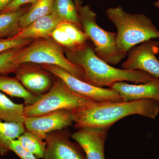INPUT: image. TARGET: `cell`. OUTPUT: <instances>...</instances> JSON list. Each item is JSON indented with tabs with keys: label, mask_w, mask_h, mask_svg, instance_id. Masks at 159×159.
I'll use <instances>...</instances> for the list:
<instances>
[{
	"label": "cell",
	"mask_w": 159,
	"mask_h": 159,
	"mask_svg": "<svg viewBox=\"0 0 159 159\" xmlns=\"http://www.w3.org/2000/svg\"><path fill=\"white\" fill-rule=\"evenodd\" d=\"M159 113V102L152 99L129 102H94L72 111L77 129H97L107 130L114 123L130 115L155 119Z\"/></svg>",
	"instance_id": "1"
},
{
	"label": "cell",
	"mask_w": 159,
	"mask_h": 159,
	"mask_svg": "<svg viewBox=\"0 0 159 159\" xmlns=\"http://www.w3.org/2000/svg\"><path fill=\"white\" fill-rule=\"evenodd\" d=\"M66 54L70 61L82 69L84 81L99 87H109L115 83L120 81L145 83L155 77L144 71L112 66L96 55L93 47L87 42L74 48L66 49Z\"/></svg>",
	"instance_id": "2"
},
{
	"label": "cell",
	"mask_w": 159,
	"mask_h": 159,
	"mask_svg": "<svg viewBox=\"0 0 159 159\" xmlns=\"http://www.w3.org/2000/svg\"><path fill=\"white\" fill-rule=\"evenodd\" d=\"M106 13L116 28L117 47L125 54L139 44L159 38V30L145 14L128 13L121 6L109 7Z\"/></svg>",
	"instance_id": "3"
},
{
	"label": "cell",
	"mask_w": 159,
	"mask_h": 159,
	"mask_svg": "<svg viewBox=\"0 0 159 159\" xmlns=\"http://www.w3.org/2000/svg\"><path fill=\"white\" fill-rule=\"evenodd\" d=\"M15 62L18 66L29 63L57 66L84 81L82 69L68 59L60 45L49 38L37 39L20 49Z\"/></svg>",
	"instance_id": "4"
},
{
	"label": "cell",
	"mask_w": 159,
	"mask_h": 159,
	"mask_svg": "<svg viewBox=\"0 0 159 159\" xmlns=\"http://www.w3.org/2000/svg\"><path fill=\"white\" fill-rule=\"evenodd\" d=\"M80 21L89 39L92 41L96 55L111 65H116L127 54L117 47L116 32L102 29L97 23V14L89 5L80 6L77 9Z\"/></svg>",
	"instance_id": "5"
},
{
	"label": "cell",
	"mask_w": 159,
	"mask_h": 159,
	"mask_svg": "<svg viewBox=\"0 0 159 159\" xmlns=\"http://www.w3.org/2000/svg\"><path fill=\"white\" fill-rule=\"evenodd\" d=\"M94 102L76 93L58 80L36 102L25 106L24 116H37L61 110L72 111Z\"/></svg>",
	"instance_id": "6"
},
{
	"label": "cell",
	"mask_w": 159,
	"mask_h": 159,
	"mask_svg": "<svg viewBox=\"0 0 159 159\" xmlns=\"http://www.w3.org/2000/svg\"><path fill=\"white\" fill-rule=\"evenodd\" d=\"M42 67L61 80L71 90L82 97L97 102H123L119 93L113 89L92 85L57 66L42 65Z\"/></svg>",
	"instance_id": "7"
},
{
	"label": "cell",
	"mask_w": 159,
	"mask_h": 159,
	"mask_svg": "<svg viewBox=\"0 0 159 159\" xmlns=\"http://www.w3.org/2000/svg\"><path fill=\"white\" fill-rule=\"evenodd\" d=\"M128 57L122 64V68L144 71L159 78V42L150 39L135 46L128 51Z\"/></svg>",
	"instance_id": "8"
},
{
	"label": "cell",
	"mask_w": 159,
	"mask_h": 159,
	"mask_svg": "<svg viewBox=\"0 0 159 159\" xmlns=\"http://www.w3.org/2000/svg\"><path fill=\"white\" fill-rule=\"evenodd\" d=\"M71 135L64 130L47 134L44 139L46 147L43 159H86L79 144L71 142Z\"/></svg>",
	"instance_id": "9"
},
{
	"label": "cell",
	"mask_w": 159,
	"mask_h": 159,
	"mask_svg": "<svg viewBox=\"0 0 159 159\" xmlns=\"http://www.w3.org/2000/svg\"><path fill=\"white\" fill-rule=\"evenodd\" d=\"M73 123L72 111L61 110L37 116L25 117L24 125L26 130L44 139L47 134L64 129Z\"/></svg>",
	"instance_id": "10"
},
{
	"label": "cell",
	"mask_w": 159,
	"mask_h": 159,
	"mask_svg": "<svg viewBox=\"0 0 159 159\" xmlns=\"http://www.w3.org/2000/svg\"><path fill=\"white\" fill-rule=\"evenodd\" d=\"M107 130L97 129H78L71 135L85 154L86 159H105L104 146Z\"/></svg>",
	"instance_id": "11"
},
{
	"label": "cell",
	"mask_w": 159,
	"mask_h": 159,
	"mask_svg": "<svg viewBox=\"0 0 159 159\" xmlns=\"http://www.w3.org/2000/svg\"><path fill=\"white\" fill-rule=\"evenodd\" d=\"M119 93L123 102L141 99H152L159 102V78L149 82L132 84L124 81L115 83L109 87Z\"/></svg>",
	"instance_id": "12"
},
{
	"label": "cell",
	"mask_w": 159,
	"mask_h": 159,
	"mask_svg": "<svg viewBox=\"0 0 159 159\" xmlns=\"http://www.w3.org/2000/svg\"><path fill=\"white\" fill-rule=\"evenodd\" d=\"M14 73L16 77L25 88L37 96L46 93L53 85L49 74L38 68L21 65Z\"/></svg>",
	"instance_id": "13"
},
{
	"label": "cell",
	"mask_w": 159,
	"mask_h": 159,
	"mask_svg": "<svg viewBox=\"0 0 159 159\" xmlns=\"http://www.w3.org/2000/svg\"><path fill=\"white\" fill-rule=\"evenodd\" d=\"M62 21L56 15L51 13L34 21L13 37L18 39L49 38L52 31Z\"/></svg>",
	"instance_id": "14"
},
{
	"label": "cell",
	"mask_w": 159,
	"mask_h": 159,
	"mask_svg": "<svg viewBox=\"0 0 159 159\" xmlns=\"http://www.w3.org/2000/svg\"><path fill=\"white\" fill-rule=\"evenodd\" d=\"M0 92L11 97L21 98L24 99L26 106L33 104L40 97L25 88L16 77L5 75H0Z\"/></svg>",
	"instance_id": "15"
},
{
	"label": "cell",
	"mask_w": 159,
	"mask_h": 159,
	"mask_svg": "<svg viewBox=\"0 0 159 159\" xmlns=\"http://www.w3.org/2000/svg\"><path fill=\"white\" fill-rule=\"evenodd\" d=\"M24 103H15L0 92V120L24 124Z\"/></svg>",
	"instance_id": "16"
},
{
	"label": "cell",
	"mask_w": 159,
	"mask_h": 159,
	"mask_svg": "<svg viewBox=\"0 0 159 159\" xmlns=\"http://www.w3.org/2000/svg\"><path fill=\"white\" fill-rule=\"evenodd\" d=\"M27 10L0 12V39L13 37L20 31V19Z\"/></svg>",
	"instance_id": "17"
},
{
	"label": "cell",
	"mask_w": 159,
	"mask_h": 159,
	"mask_svg": "<svg viewBox=\"0 0 159 159\" xmlns=\"http://www.w3.org/2000/svg\"><path fill=\"white\" fill-rule=\"evenodd\" d=\"M54 0H37L31 8L21 16L20 25L21 30L25 29L40 18L51 14Z\"/></svg>",
	"instance_id": "18"
},
{
	"label": "cell",
	"mask_w": 159,
	"mask_h": 159,
	"mask_svg": "<svg viewBox=\"0 0 159 159\" xmlns=\"http://www.w3.org/2000/svg\"><path fill=\"white\" fill-rule=\"evenodd\" d=\"M25 130L23 123L0 120V156H4L10 151L8 147L9 142L17 139Z\"/></svg>",
	"instance_id": "19"
},
{
	"label": "cell",
	"mask_w": 159,
	"mask_h": 159,
	"mask_svg": "<svg viewBox=\"0 0 159 159\" xmlns=\"http://www.w3.org/2000/svg\"><path fill=\"white\" fill-rule=\"evenodd\" d=\"M52 13L62 21L73 23L83 30L74 0H54Z\"/></svg>",
	"instance_id": "20"
},
{
	"label": "cell",
	"mask_w": 159,
	"mask_h": 159,
	"mask_svg": "<svg viewBox=\"0 0 159 159\" xmlns=\"http://www.w3.org/2000/svg\"><path fill=\"white\" fill-rule=\"evenodd\" d=\"M22 146L38 159L43 158L46 143L42 137L32 132L26 130L17 139Z\"/></svg>",
	"instance_id": "21"
},
{
	"label": "cell",
	"mask_w": 159,
	"mask_h": 159,
	"mask_svg": "<svg viewBox=\"0 0 159 159\" xmlns=\"http://www.w3.org/2000/svg\"><path fill=\"white\" fill-rule=\"evenodd\" d=\"M58 26L65 31L69 38L76 47L83 44L89 39L84 31L73 23L61 21Z\"/></svg>",
	"instance_id": "22"
},
{
	"label": "cell",
	"mask_w": 159,
	"mask_h": 159,
	"mask_svg": "<svg viewBox=\"0 0 159 159\" xmlns=\"http://www.w3.org/2000/svg\"><path fill=\"white\" fill-rule=\"evenodd\" d=\"M20 48L11 49L0 54V74L14 73L20 66L16 63L15 57Z\"/></svg>",
	"instance_id": "23"
},
{
	"label": "cell",
	"mask_w": 159,
	"mask_h": 159,
	"mask_svg": "<svg viewBox=\"0 0 159 159\" xmlns=\"http://www.w3.org/2000/svg\"><path fill=\"white\" fill-rule=\"evenodd\" d=\"M32 39H18L15 37L0 39V54L11 49L23 48L30 44Z\"/></svg>",
	"instance_id": "24"
},
{
	"label": "cell",
	"mask_w": 159,
	"mask_h": 159,
	"mask_svg": "<svg viewBox=\"0 0 159 159\" xmlns=\"http://www.w3.org/2000/svg\"><path fill=\"white\" fill-rule=\"evenodd\" d=\"M55 42L58 44L65 47L67 49H71L76 48V45L70 39L67 34L59 26H57L50 34Z\"/></svg>",
	"instance_id": "25"
},
{
	"label": "cell",
	"mask_w": 159,
	"mask_h": 159,
	"mask_svg": "<svg viewBox=\"0 0 159 159\" xmlns=\"http://www.w3.org/2000/svg\"><path fill=\"white\" fill-rule=\"evenodd\" d=\"M9 150L14 152L20 159H39L23 148L17 139L11 141L8 145Z\"/></svg>",
	"instance_id": "26"
},
{
	"label": "cell",
	"mask_w": 159,
	"mask_h": 159,
	"mask_svg": "<svg viewBox=\"0 0 159 159\" xmlns=\"http://www.w3.org/2000/svg\"><path fill=\"white\" fill-rule=\"evenodd\" d=\"M37 0H13L1 12H8L20 9L21 6L28 3H34Z\"/></svg>",
	"instance_id": "27"
},
{
	"label": "cell",
	"mask_w": 159,
	"mask_h": 159,
	"mask_svg": "<svg viewBox=\"0 0 159 159\" xmlns=\"http://www.w3.org/2000/svg\"><path fill=\"white\" fill-rule=\"evenodd\" d=\"M13 0H0V12L7 7Z\"/></svg>",
	"instance_id": "28"
},
{
	"label": "cell",
	"mask_w": 159,
	"mask_h": 159,
	"mask_svg": "<svg viewBox=\"0 0 159 159\" xmlns=\"http://www.w3.org/2000/svg\"><path fill=\"white\" fill-rule=\"evenodd\" d=\"M74 2L77 10L80 6H81V2L80 0H74Z\"/></svg>",
	"instance_id": "29"
},
{
	"label": "cell",
	"mask_w": 159,
	"mask_h": 159,
	"mask_svg": "<svg viewBox=\"0 0 159 159\" xmlns=\"http://www.w3.org/2000/svg\"><path fill=\"white\" fill-rule=\"evenodd\" d=\"M154 6L159 9V0H157L156 2L154 3Z\"/></svg>",
	"instance_id": "30"
}]
</instances>
